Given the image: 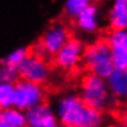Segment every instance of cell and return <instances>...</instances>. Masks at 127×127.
<instances>
[{
	"label": "cell",
	"instance_id": "2",
	"mask_svg": "<svg viewBox=\"0 0 127 127\" xmlns=\"http://www.w3.org/2000/svg\"><path fill=\"white\" fill-rule=\"evenodd\" d=\"M77 94L80 95V98L86 105L99 112H105L118 102L111 95L106 79L95 76L89 72L84 73L80 79Z\"/></svg>",
	"mask_w": 127,
	"mask_h": 127
},
{
	"label": "cell",
	"instance_id": "15",
	"mask_svg": "<svg viewBox=\"0 0 127 127\" xmlns=\"http://www.w3.org/2000/svg\"><path fill=\"white\" fill-rule=\"evenodd\" d=\"M90 4H91V1H89V0H66V1H64L62 11L65 17L75 21Z\"/></svg>",
	"mask_w": 127,
	"mask_h": 127
},
{
	"label": "cell",
	"instance_id": "3",
	"mask_svg": "<svg viewBox=\"0 0 127 127\" xmlns=\"http://www.w3.org/2000/svg\"><path fill=\"white\" fill-rule=\"evenodd\" d=\"M83 66L86 68L89 73H93L95 76L104 77V79H108L109 75L116 69L112 51L105 37L95 39L86 46Z\"/></svg>",
	"mask_w": 127,
	"mask_h": 127
},
{
	"label": "cell",
	"instance_id": "1",
	"mask_svg": "<svg viewBox=\"0 0 127 127\" xmlns=\"http://www.w3.org/2000/svg\"><path fill=\"white\" fill-rule=\"evenodd\" d=\"M58 123L65 127H105L106 116L104 112L91 108L83 102L77 93L61 94L54 102Z\"/></svg>",
	"mask_w": 127,
	"mask_h": 127
},
{
	"label": "cell",
	"instance_id": "16",
	"mask_svg": "<svg viewBox=\"0 0 127 127\" xmlns=\"http://www.w3.org/2000/svg\"><path fill=\"white\" fill-rule=\"evenodd\" d=\"M0 106L1 109H10L15 106V84L0 83Z\"/></svg>",
	"mask_w": 127,
	"mask_h": 127
},
{
	"label": "cell",
	"instance_id": "14",
	"mask_svg": "<svg viewBox=\"0 0 127 127\" xmlns=\"http://www.w3.org/2000/svg\"><path fill=\"white\" fill-rule=\"evenodd\" d=\"M32 51L29 50L28 47H24V46L17 47V48H14L13 51H10L7 55H4V58L1 60V65H3V66H8V68L18 69V68L22 65L24 61L29 57Z\"/></svg>",
	"mask_w": 127,
	"mask_h": 127
},
{
	"label": "cell",
	"instance_id": "9",
	"mask_svg": "<svg viewBox=\"0 0 127 127\" xmlns=\"http://www.w3.org/2000/svg\"><path fill=\"white\" fill-rule=\"evenodd\" d=\"M102 24V14L101 8L97 3H91L76 19L75 25L77 31H80L84 35H95L101 29Z\"/></svg>",
	"mask_w": 127,
	"mask_h": 127
},
{
	"label": "cell",
	"instance_id": "8",
	"mask_svg": "<svg viewBox=\"0 0 127 127\" xmlns=\"http://www.w3.org/2000/svg\"><path fill=\"white\" fill-rule=\"evenodd\" d=\"M105 40L112 51L115 68L127 69V31H111L106 33Z\"/></svg>",
	"mask_w": 127,
	"mask_h": 127
},
{
	"label": "cell",
	"instance_id": "4",
	"mask_svg": "<svg viewBox=\"0 0 127 127\" xmlns=\"http://www.w3.org/2000/svg\"><path fill=\"white\" fill-rule=\"evenodd\" d=\"M70 37H72L70 31L65 24L54 22L43 32V35L35 44L32 53H35L43 58H54L62 50L64 46L70 40Z\"/></svg>",
	"mask_w": 127,
	"mask_h": 127
},
{
	"label": "cell",
	"instance_id": "10",
	"mask_svg": "<svg viewBox=\"0 0 127 127\" xmlns=\"http://www.w3.org/2000/svg\"><path fill=\"white\" fill-rule=\"evenodd\" d=\"M25 115L28 127H54L55 124H58L54 106H51L47 102L29 109L28 112H25Z\"/></svg>",
	"mask_w": 127,
	"mask_h": 127
},
{
	"label": "cell",
	"instance_id": "7",
	"mask_svg": "<svg viewBox=\"0 0 127 127\" xmlns=\"http://www.w3.org/2000/svg\"><path fill=\"white\" fill-rule=\"evenodd\" d=\"M86 46L82 39L70 37V40L62 47V50L54 57V65L61 70H73L83 64Z\"/></svg>",
	"mask_w": 127,
	"mask_h": 127
},
{
	"label": "cell",
	"instance_id": "18",
	"mask_svg": "<svg viewBox=\"0 0 127 127\" xmlns=\"http://www.w3.org/2000/svg\"><path fill=\"white\" fill-rule=\"evenodd\" d=\"M122 123H123V127H127V111L123 115V118H122Z\"/></svg>",
	"mask_w": 127,
	"mask_h": 127
},
{
	"label": "cell",
	"instance_id": "5",
	"mask_svg": "<svg viewBox=\"0 0 127 127\" xmlns=\"http://www.w3.org/2000/svg\"><path fill=\"white\" fill-rule=\"evenodd\" d=\"M46 102V90L41 84L19 79L15 83V106L22 112Z\"/></svg>",
	"mask_w": 127,
	"mask_h": 127
},
{
	"label": "cell",
	"instance_id": "11",
	"mask_svg": "<svg viewBox=\"0 0 127 127\" xmlns=\"http://www.w3.org/2000/svg\"><path fill=\"white\" fill-rule=\"evenodd\" d=\"M111 31H127V0H115L108 10Z\"/></svg>",
	"mask_w": 127,
	"mask_h": 127
},
{
	"label": "cell",
	"instance_id": "20",
	"mask_svg": "<svg viewBox=\"0 0 127 127\" xmlns=\"http://www.w3.org/2000/svg\"><path fill=\"white\" fill-rule=\"evenodd\" d=\"M124 104H126V108H127V101H126V102H124Z\"/></svg>",
	"mask_w": 127,
	"mask_h": 127
},
{
	"label": "cell",
	"instance_id": "17",
	"mask_svg": "<svg viewBox=\"0 0 127 127\" xmlns=\"http://www.w3.org/2000/svg\"><path fill=\"white\" fill-rule=\"evenodd\" d=\"M18 80H19L18 69L1 65V69H0V83H13V84H15Z\"/></svg>",
	"mask_w": 127,
	"mask_h": 127
},
{
	"label": "cell",
	"instance_id": "19",
	"mask_svg": "<svg viewBox=\"0 0 127 127\" xmlns=\"http://www.w3.org/2000/svg\"><path fill=\"white\" fill-rule=\"evenodd\" d=\"M54 127H65V126H62V124H60V123H58V124H55Z\"/></svg>",
	"mask_w": 127,
	"mask_h": 127
},
{
	"label": "cell",
	"instance_id": "12",
	"mask_svg": "<svg viewBox=\"0 0 127 127\" xmlns=\"http://www.w3.org/2000/svg\"><path fill=\"white\" fill-rule=\"evenodd\" d=\"M106 83L115 101H127V69H115Z\"/></svg>",
	"mask_w": 127,
	"mask_h": 127
},
{
	"label": "cell",
	"instance_id": "6",
	"mask_svg": "<svg viewBox=\"0 0 127 127\" xmlns=\"http://www.w3.org/2000/svg\"><path fill=\"white\" fill-rule=\"evenodd\" d=\"M19 79L28 80L36 84H46L51 76V66L47 62V58L31 53L29 57L18 68Z\"/></svg>",
	"mask_w": 127,
	"mask_h": 127
},
{
	"label": "cell",
	"instance_id": "13",
	"mask_svg": "<svg viewBox=\"0 0 127 127\" xmlns=\"http://www.w3.org/2000/svg\"><path fill=\"white\" fill-rule=\"evenodd\" d=\"M0 127H28L25 112L17 108L1 109L0 112Z\"/></svg>",
	"mask_w": 127,
	"mask_h": 127
}]
</instances>
